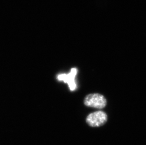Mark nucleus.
<instances>
[{
	"instance_id": "obj_1",
	"label": "nucleus",
	"mask_w": 146,
	"mask_h": 145,
	"mask_svg": "<svg viewBox=\"0 0 146 145\" xmlns=\"http://www.w3.org/2000/svg\"><path fill=\"white\" fill-rule=\"evenodd\" d=\"M86 106L97 109H102L106 106L107 101L105 97L98 93H93L87 95L84 100Z\"/></svg>"
},
{
	"instance_id": "obj_2",
	"label": "nucleus",
	"mask_w": 146,
	"mask_h": 145,
	"mask_svg": "<svg viewBox=\"0 0 146 145\" xmlns=\"http://www.w3.org/2000/svg\"><path fill=\"white\" fill-rule=\"evenodd\" d=\"M108 118L107 114L104 111H96L87 116L86 122L91 127H98L105 125Z\"/></svg>"
},
{
	"instance_id": "obj_3",
	"label": "nucleus",
	"mask_w": 146,
	"mask_h": 145,
	"mask_svg": "<svg viewBox=\"0 0 146 145\" xmlns=\"http://www.w3.org/2000/svg\"><path fill=\"white\" fill-rule=\"evenodd\" d=\"M78 70L76 68H73L71 69L69 74H62L58 75V79L60 81H63L67 83L69 85L70 90L73 91L76 88V84L75 81V78L77 74Z\"/></svg>"
}]
</instances>
